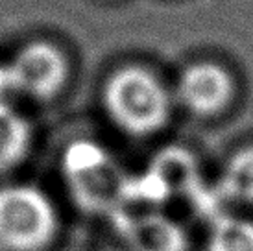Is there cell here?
Listing matches in <instances>:
<instances>
[{"label": "cell", "mask_w": 253, "mask_h": 251, "mask_svg": "<svg viewBox=\"0 0 253 251\" xmlns=\"http://www.w3.org/2000/svg\"><path fill=\"white\" fill-rule=\"evenodd\" d=\"M63 174L72 198L85 210L117 209L129 198L131 179L98 142H72L63 154Z\"/></svg>", "instance_id": "3957f363"}, {"label": "cell", "mask_w": 253, "mask_h": 251, "mask_svg": "<svg viewBox=\"0 0 253 251\" xmlns=\"http://www.w3.org/2000/svg\"><path fill=\"white\" fill-rule=\"evenodd\" d=\"M122 233L133 251H187V237L179 223L157 212L129 218Z\"/></svg>", "instance_id": "8992f818"}, {"label": "cell", "mask_w": 253, "mask_h": 251, "mask_svg": "<svg viewBox=\"0 0 253 251\" xmlns=\"http://www.w3.org/2000/svg\"><path fill=\"white\" fill-rule=\"evenodd\" d=\"M61 218L54 200L30 183L0 187V251H48Z\"/></svg>", "instance_id": "7a4b0ae2"}, {"label": "cell", "mask_w": 253, "mask_h": 251, "mask_svg": "<svg viewBox=\"0 0 253 251\" xmlns=\"http://www.w3.org/2000/svg\"><path fill=\"white\" fill-rule=\"evenodd\" d=\"M205 251H253V220L233 214L214 218Z\"/></svg>", "instance_id": "9c48e42d"}, {"label": "cell", "mask_w": 253, "mask_h": 251, "mask_svg": "<svg viewBox=\"0 0 253 251\" xmlns=\"http://www.w3.org/2000/svg\"><path fill=\"white\" fill-rule=\"evenodd\" d=\"M100 102L107 120L133 139H146L163 131L176 104L169 85L139 63L113 70L102 84Z\"/></svg>", "instance_id": "6da1fadb"}, {"label": "cell", "mask_w": 253, "mask_h": 251, "mask_svg": "<svg viewBox=\"0 0 253 251\" xmlns=\"http://www.w3.org/2000/svg\"><path fill=\"white\" fill-rule=\"evenodd\" d=\"M15 94L13 91V80H11V70H9V63L0 59V104L2 102H11V96Z\"/></svg>", "instance_id": "30bf717a"}, {"label": "cell", "mask_w": 253, "mask_h": 251, "mask_svg": "<svg viewBox=\"0 0 253 251\" xmlns=\"http://www.w3.org/2000/svg\"><path fill=\"white\" fill-rule=\"evenodd\" d=\"M218 190L231 202L253 205V144L240 146L227 157Z\"/></svg>", "instance_id": "ba28073f"}, {"label": "cell", "mask_w": 253, "mask_h": 251, "mask_svg": "<svg viewBox=\"0 0 253 251\" xmlns=\"http://www.w3.org/2000/svg\"><path fill=\"white\" fill-rule=\"evenodd\" d=\"M15 94L36 102H50L65 91L71 80V59L57 42L30 39L7 59Z\"/></svg>", "instance_id": "277c9868"}, {"label": "cell", "mask_w": 253, "mask_h": 251, "mask_svg": "<svg viewBox=\"0 0 253 251\" xmlns=\"http://www.w3.org/2000/svg\"><path fill=\"white\" fill-rule=\"evenodd\" d=\"M237 80L225 65L214 59H196L185 65L174 85V100L196 119L224 115L235 102Z\"/></svg>", "instance_id": "5b68a950"}, {"label": "cell", "mask_w": 253, "mask_h": 251, "mask_svg": "<svg viewBox=\"0 0 253 251\" xmlns=\"http://www.w3.org/2000/svg\"><path fill=\"white\" fill-rule=\"evenodd\" d=\"M34 129L11 102L0 104V175L13 172L32 152Z\"/></svg>", "instance_id": "52a82bcc"}]
</instances>
